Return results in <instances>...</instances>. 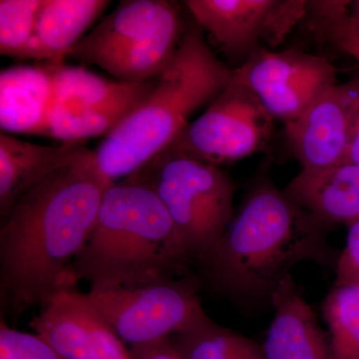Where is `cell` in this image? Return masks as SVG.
<instances>
[{
	"label": "cell",
	"mask_w": 359,
	"mask_h": 359,
	"mask_svg": "<svg viewBox=\"0 0 359 359\" xmlns=\"http://www.w3.org/2000/svg\"><path fill=\"white\" fill-rule=\"evenodd\" d=\"M231 79L233 70L212 53L200 26L184 32L149 95L94 151L103 178L111 184L128 178L166 150L191 115L209 106Z\"/></svg>",
	"instance_id": "cell-4"
},
{
	"label": "cell",
	"mask_w": 359,
	"mask_h": 359,
	"mask_svg": "<svg viewBox=\"0 0 359 359\" xmlns=\"http://www.w3.org/2000/svg\"><path fill=\"white\" fill-rule=\"evenodd\" d=\"M332 359H359V287L335 285L323 306Z\"/></svg>",
	"instance_id": "cell-21"
},
{
	"label": "cell",
	"mask_w": 359,
	"mask_h": 359,
	"mask_svg": "<svg viewBox=\"0 0 359 359\" xmlns=\"http://www.w3.org/2000/svg\"><path fill=\"white\" fill-rule=\"evenodd\" d=\"M109 4L107 0H43L23 59L65 63L71 49Z\"/></svg>",
	"instance_id": "cell-17"
},
{
	"label": "cell",
	"mask_w": 359,
	"mask_h": 359,
	"mask_svg": "<svg viewBox=\"0 0 359 359\" xmlns=\"http://www.w3.org/2000/svg\"><path fill=\"white\" fill-rule=\"evenodd\" d=\"M349 1H318L314 4V28L359 62V36L347 25Z\"/></svg>",
	"instance_id": "cell-23"
},
{
	"label": "cell",
	"mask_w": 359,
	"mask_h": 359,
	"mask_svg": "<svg viewBox=\"0 0 359 359\" xmlns=\"http://www.w3.org/2000/svg\"><path fill=\"white\" fill-rule=\"evenodd\" d=\"M179 6L167 0H128L104 18L68 53L96 65L124 83L157 77L183 37Z\"/></svg>",
	"instance_id": "cell-5"
},
{
	"label": "cell",
	"mask_w": 359,
	"mask_h": 359,
	"mask_svg": "<svg viewBox=\"0 0 359 359\" xmlns=\"http://www.w3.org/2000/svg\"><path fill=\"white\" fill-rule=\"evenodd\" d=\"M0 359H65L37 334L8 327L4 316L0 323Z\"/></svg>",
	"instance_id": "cell-24"
},
{
	"label": "cell",
	"mask_w": 359,
	"mask_h": 359,
	"mask_svg": "<svg viewBox=\"0 0 359 359\" xmlns=\"http://www.w3.org/2000/svg\"><path fill=\"white\" fill-rule=\"evenodd\" d=\"M50 68L15 66L0 74V126L4 133L48 136L53 105Z\"/></svg>",
	"instance_id": "cell-16"
},
{
	"label": "cell",
	"mask_w": 359,
	"mask_h": 359,
	"mask_svg": "<svg viewBox=\"0 0 359 359\" xmlns=\"http://www.w3.org/2000/svg\"><path fill=\"white\" fill-rule=\"evenodd\" d=\"M351 88L348 144L344 162L359 164V83L348 84Z\"/></svg>",
	"instance_id": "cell-27"
},
{
	"label": "cell",
	"mask_w": 359,
	"mask_h": 359,
	"mask_svg": "<svg viewBox=\"0 0 359 359\" xmlns=\"http://www.w3.org/2000/svg\"><path fill=\"white\" fill-rule=\"evenodd\" d=\"M273 121L256 95L231 79L168 148L219 166L263 150L273 135Z\"/></svg>",
	"instance_id": "cell-8"
},
{
	"label": "cell",
	"mask_w": 359,
	"mask_h": 359,
	"mask_svg": "<svg viewBox=\"0 0 359 359\" xmlns=\"http://www.w3.org/2000/svg\"><path fill=\"white\" fill-rule=\"evenodd\" d=\"M323 224L359 219V164L342 162L321 170H302L283 191Z\"/></svg>",
	"instance_id": "cell-15"
},
{
	"label": "cell",
	"mask_w": 359,
	"mask_h": 359,
	"mask_svg": "<svg viewBox=\"0 0 359 359\" xmlns=\"http://www.w3.org/2000/svg\"><path fill=\"white\" fill-rule=\"evenodd\" d=\"M157 196L192 261L215 249L235 216L233 180L216 165L167 148L131 175Z\"/></svg>",
	"instance_id": "cell-6"
},
{
	"label": "cell",
	"mask_w": 359,
	"mask_h": 359,
	"mask_svg": "<svg viewBox=\"0 0 359 359\" xmlns=\"http://www.w3.org/2000/svg\"><path fill=\"white\" fill-rule=\"evenodd\" d=\"M346 23L349 28L359 36V0L351 1Z\"/></svg>",
	"instance_id": "cell-28"
},
{
	"label": "cell",
	"mask_w": 359,
	"mask_h": 359,
	"mask_svg": "<svg viewBox=\"0 0 359 359\" xmlns=\"http://www.w3.org/2000/svg\"><path fill=\"white\" fill-rule=\"evenodd\" d=\"M198 287L192 278L174 276L132 287L91 289L87 294L122 341L134 347L168 339L205 318Z\"/></svg>",
	"instance_id": "cell-7"
},
{
	"label": "cell",
	"mask_w": 359,
	"mask_h": 359,
	"mask_svg": "<svg viewBox=\"0 0 359 359\" xmlns=\"http://www.w3.org/2000/svg\"><path fill=\"white\" fill-rule=\"evenodd\" d=\"M43 0L0 1V53L23 59Z\"/></svg>",
	"instance_id": "cell-22"
},
{
	"label": "cell",
	"mask_w": 359,
	"mask_h": 359,
	"mask_svg": "<svg viewBox=\"0 0 359 359\" xmlns=\"http://www.w3.org/2000/svg\"><path fill=\"white\" fill-rule=\"evenodd\" d=\"M194 20L230 55L275 47L308 15L304 0H188Z\"/></svg>",
	"instance_id": "cell-10"
},
{
	"label": "cell",
	"mask_w": 359,
	"mask_h": 359,
	"mask_svg": "<svg viewBox=\"0 0 359 359\" xmlns=\"http://www.w3.org/2000/svg\"><path fill=\"white\" fill-rule=\"evenodd\" d=\"M233 80L254 93L275 119L287 125L337 85V71L323 56L297 47L280 52L261 48L233 70Z\"/></svg>",
	"instance_id": "cell-9"
},
{
	"label": "cell",
	"mask_w": 359,
	"mask_h": 359,
	"mask_svg": "<svg viewBox=\"0 0 359 359\" xmlns=\"http://www.w3.org/2000/svg\"><path fill=\"white\" fill-rule=\"evenodd\" d=\"M129 351L132 359H187L171 337Z\"/></svg>",
	"instance_id": "cell-26"
},
{
	"label": "cell",
	"mask_w": 359,
	"mask_h": 359,
	"mask_svg": "<svg viewBox=\"0 0 359 359\" xmlns=\"http://www.w3.org/2000/svg\"><path fill=\"white\" fill-rule=\"evenodd\" d=\"M155 81L156 77L136 83L124 96L97 107L75 112L51 110L48 136L61 142L107 136L149 95Z\"/></svg>",
	"instance_id": "cell-18"
},
{
	"label": "cell",
	"mask_w": 359,
	"mask_h": 359,
	"mask_svg": "<svg viewBox=\"0 0 359 359\" xmlns=\"http://www.w3.org/2000/svg\"><path fill=\"white\" fill-rule=\"evenodd\" d=\"M29 327L65 359H132L129 349L89 299L73 287L52 294Z\"/></svg>",
	"instance_id": "cell-11"
},
{
	"label": "cell",
	"mask_w": 359,
	"mask_h": 359,
	"mask_svg": "<svg viewBox=\"0 0 359 359\" xmlns=\"http://www.w3.org/2000/svg\"><path fill=\"white\" fill-rule=\"evenodd\" d=\"M85 141L62 142L44 146L0 134V215L6 217L13 205L30 189L69 164L87 150Z\"/></svg>",
	"instance_id": "cell-14"
},
{
	"label": "cell",
	"mask_w": 359,
	"mask_h": 359,
	"mask_svg": "<svg viewBox=\"0 0 359 359\" xmlns=\"http://www.w3.org/2000/svg\"><path fill=\"white\" fill-rule=\"evenodd\" d=\"M337 285L359 287V219L348 226L346 247L337 259Z\"/></svg>",
	"instance_id": "cell-25"
},
{
	"label": "cell",
	"mask_w": 359,
	"mask_h": 359,
	"mask_svg": "<svg viewBox=\"0 0 359 359\" xmlns=\"http://www.w3.org/2000/svg\"><path fill=\"white\" fill-rule=\"evenodd\" d=\"M349 106V85L337 84L285 125L287 140L302 170L325 169L346 161Z\"/></svg>",
	"instance_id": "cell-12"
},
{
	"label": "cell",
	"mask_w": 359,
	"mask_h": 359,
	"mask_svg": "<svg viewBox=\"0 0 359 359\" xmlns=\"http://www.w3.org/2000/svg\"><path fill=\"white\" fill-rule=\"evenodd\" d=\"M171 339L187 359H266L263 347L208 316Z\"/></svg>",
	"instance_id": "cell-20"
},
{
	"label": "cell",
	"mask_w": 359,
	"mask_h": 359,
	"mask_svg": "<svg viewBox=\"0 0 359 359\" xmlns=\"http://www.w3.org/2000/svg\"><path fill=\"white\" fill-rule=\"evenodd\" d=\"M330 257L325 224L263 182L250 191L218 245L198 264L219 294L271 301L295 264H327Z\"/></svg>",
	"instance_id": "cell-2"
},
{
	"label": "cell",
	"mask_w": 359,
	"mask_h": 359,
	"mask_svg": "<svg viewBox=\"0 0 359 359\" xmlns=\"http://www.w3.org/2000/svg\"><path fill=\"white\" fill-rule=\"evenodd\" d=\"M271 302L275 314L264 342V358L332 359L330 337L292 275L280 283Z\"/></svg>",
	"instance_id": "cell-13"
},
{
	"label": "cell",
	"mask_w": 359,
	"mask_h": 359,
	"mask_svg": "<svg viewBox=\"0 0 359 359\" xmlns=\"http://www.w3.org/2000/svg\"><path fill=\"white\" fill-rule=\"evenodd\" d=\"M47 65L53 80L51 110L75 112L104 105L124 96L136 84L112 81L86 68L65 63Z\"/></svg>",
	"instance_id": "cell-19"
},
{
	"label": "cell",
	"mask_w": 359,
	"mask_h": 359,
	"mask_svg": "<svg viewBox=\"0 0 359 359\" xmlns=\"http://www.w3.org/2000/svg\"><path fill=\"white\" fill-rule=\"evenodd\" d=\"M192 262L169 215L147 186L126 178L103 195L88 242L66 276L65 287H132L174 278Z\"/></svg>",
	"instance_id": "cell-3"
},
{
	"label": "cell",
	"mask_w": 359,
	"mask_h": 359,
	"mask_svg": "<svg viewBox=\"0 0 359 359\" xmlns=\"http://www.w3.org/2000/svg\"><path fill=\"white\" fill-rule=\"evenodd\" d=\"M110 185L87 149L30 189L1 219L0 292L14 320L65 289Z\"/></svg>",
	"instance_id": "cell-1"
}]
</instances>
